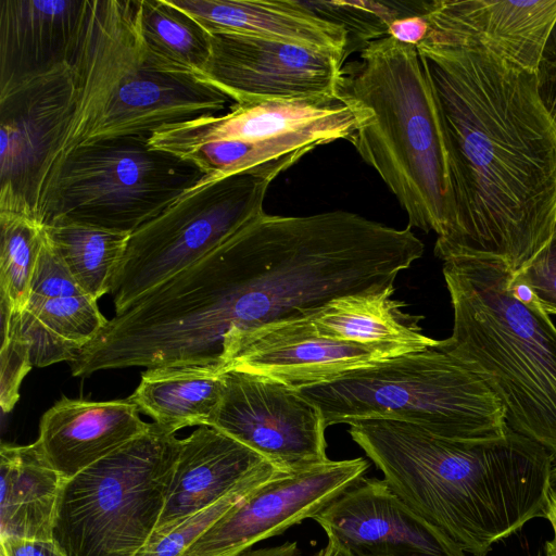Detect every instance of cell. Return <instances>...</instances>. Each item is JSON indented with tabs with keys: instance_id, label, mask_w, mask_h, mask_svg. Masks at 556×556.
Instances as JSON below:
<instances>
[{
	"instance_id": "cell-1",
	"label": "cell",
	"mask_w": 556,
	"mask_h": 556,
	"mask_svg": "<svg viewBox=\"0 0 556 556\" xmlns=\"http://www.w3.org/2000/svg\"><path fill=\"white\" fill-rule=\"evenodd\" d=\"M443 135L455 218L434 254L519 273L556 228V123L536 76L429 29L417 47Z\"/></svg>"
},
{
	"instance_id": "cell-2",
	"label": "cell",
	"mask_w": 556,
	"mask_h": 556,
	"mask_svg": "<svg viewBox=\"0 0 556 556\" xmlns=\"http://www.w3.org/2000/svg\"><path fill=\"white\" fill-rule=\"evenodd\" d=\"M349 433L404 503L466 554L544 517L553 455L511 430L454 440L405 421L371 419Z\"/></svg>"
},
{
	"instance_id": "cell-3",
	"label": "cell",
	"mask_w": 556,
	"mask_h": 556,
	"mask_svg": "<svg viewBox=\"0 0 556 556\" xmlns=\"http://www.w3.org/2000/svg\"><path fill=\"white\" fill-rule=\"evenodd\" d=\"M452 336L437 348L477 374L501 402L507 426L556 458V327L498 260L444 261Z\"/></svg>"
},
{
	"instance_id": "cell-4",
	"label": "cell",
	"mask_w": 556,
	"mask_h": 556,
	"mask_svg": "<svg viewBox=\"0 0 556 556\" xmlns=\"http://www.w3.org/2000/svg\"><path fill=\"white\" fill-rule=\"evenodd\" d=\"M340 97L356 111L350 139L408 217V226L450 237L455 218L447 159L431 85L417 48L384 36L364 43L343 68Z\"/></svg>"
},
{
	"instance_id": "cell-5",
	"label": "cell",
	"mask_w": 556,
	"mask_h": 556,
	"mask_svg": "<svg viewBox=\"0 0 556 556\" xmlns=\"http://www.w3.org/2000/svg\"><path fill=\"white\" fill-rule=\"evenodd\" d=\"M72 66L74 115L59 165L79 147L126 136L150 138L163 126L219 115L232 101L148 50L139 0H90Z\"/></svg>"
},
{
	"instance_id": "cell-6",
	"label": "cell",
	"mask_w": 556,
	"mask_h": 556,
	"mask_svg": "<svg viewBox=\"0 0 556 556\" xmlns=\"http://www.w3.org/2000/svg\"><path fill=\"white\" fill-rule=\"evenodd\" d=\"M298 391L320 409L327 427L392 419L454 440L497 438L509 429L484 381L437 345Z\"/></svg>"
},
{
	"instance_id": "cell-7",
	"label": "cell",
	"mask_w": 556,
	"mask_h": 556,
	"mask_svg": "<svg viewBox=\"0 0 556 556\" xmlns=\"http://www.w3.org/2000/svg\"><path fill=\"white\" fill-rule=\"evenodd\" d=\"M180 439L155 422L65 479L52 541L65 556H138L164 509Z\"/></svg>"
},
{
	"instance_id": "cell-8",
	"label": "cell",
	"mask_w": 556,
	"mask_h": 556,
	"mask_svg": "<svg viewBox=\"0 0 556 556\" xmlns=\"http://www.w3.org/2000/svg\"><path fill=\"white\" fill-rule=\"evenodd\" d=\"M358 124L341 97L233 103L225 114L163 126L149 144L195 165L202 181H214L266 165L291 167L319 146L350 141Z\"/></svg>"
},
{
	"instance_id": "cell-9",
	"label": "cell",
	"mask_w": 556,
	"mask_h": 556,
	"mask_svg": "<svg viewBox=\"0 0 556 556\" xmlns=\"http://www.w3.org/2000/svg\"><path fill=\"white\" fill-rule=\"evenodd\" d=\"M204 177L192 163L152 149L149 137L97 141L64 156L48 186L41 223L66 219L132 233Z\"/></svg>"
},
{
	"instance_id": "cell-10",
	"label": "cell",
	"mask_w": 556,
	"mask_h": 556,
	"mask_svg": "<svg viewBox=\"0 0 556 556\" xmlns=\"http://www.w3.org/2000/svg\"><path fill=\"white\" fill-rule=\"evenodd\" d=\"M286 164L200 181L135 230L110 293L118 314L264 213L270 182Z\"/></svg>"
},
{
	"instance_id": "cell-11",
	"label": "cell",
	"mask_w": 556,
	"mask_h": 556,
	"mask_svg": "<svg viewBox=\"0 0 556 556\" xmlns=\"http://www.w3.org/2000/svg\"><path fill=\"white\" fill-rule=\"evenodd\" d=\"M75 79L63 65L0 93V212L41 223L50 180L74 115Z\"/></svg>"
},
{
	"instance_id": "cell-12",
	"label": "cell",
	"mask_w": 556,
	"mask_h": 556,
	"mask_svg": "<svg viewBox=\"0 0 556 556\" xmlns=\"http://www.w3.org/2000/svg\"><path fill=\"white\" fill-rule=\"evenodd\" d=\"M222 400L206 426L252 448L282 470L328 460L326 421L298 390L255 374L224 371Z\"/></svg>"
},
{
	"instance_id": "cell-13",
	"label": "cell",
	"mask_w": 556,
	"mask_h": 556,
	"mask_svg": "<svg viewBox=\"0 0 556 556\" xmlns=\"http://www.w3.org/2000/svg\"><path fill=\"white\" fill-rule=\"evenodd\" d=\"M369 467L362 457L279 470L190 544L180 556H241L254 544L313 518Z\"/></svg>"
},
{
	"instance_id": "cell-14",
	"label": "cell",
	"mask_w": 556,
	"mask_h": 556,
	"mask_svg": "<svg viewBox=\"0 0 556 556\" xmlns=\"http://www.w3.org/2000/svg\"><path fill=\"white\" fill-rule=\"evenodd\" d=\"M210 42L201 78L233 103L340 98L345 55L231 33L210 34Z\"/></svg>"
},
{
	"instance_id": "cell-15",
	"label": "cell",
	"mask_w": 556,
	"mask_h": 556,
	"mask_svg": "<svg viewBox=\"0 0 556 556\" xmlns=\"http://www.w3.org/2000/svg\"><path fill=\"white\" fill-rule=\"evenodd\" d=\"M406 354L318 333L308 319L268 325L226 340L222 370L247 371L300 390Z\"/></svg>"
},
{
	"instance_id": "cell-16",
	"label": "cell",
	"mask_w": 556,
	"mask_h": 556,
	"mask_svg": "<svg viewBox=\"0 0 556 556\" xmlns=\"http://www.w3.org/2000/svg\"><path fill=\"white\" fill-rule=\"evenodd\" d=\"M312 519L352 556H467L384 479L361 478Z\"/></svg>"
},
{
	"instance_id": "cell-17",
	"label": "cell",
	"mask_w": 556,
	"mask_h": 556,
	"mask_svg": "<svg viewBox=\"0 0 556 556\" xmlns=\"http://www.w3.org/2000/svg\"><path fill=\"white\" fill-rule=\"evenodd\" d=\"M1 320L27 344L33 367H46L72 362L109 319L73 279L43 230L27 305L17 314L1 309Z\"/></svg>"
},
{
	"instance_id": "cell-18",
	"label": "cell",
	"mask_w": 556,
	"mask_h": 556,
	"mask_svg": "<svg viewBox=\"0 0 556 556\" xmlns=\"http://www.w3.org/2000/svg\"><path fill=\"white\" fill-rule=\"evenodd\" d=\"M422 14L434 34L480 46L535 74L556 22V0L424 1Z\"/></svg>"
},
{
	"instance_id": "cell-19",
	"label": "cell",
	"mask_w": 556,
	"mask_h": 556,
	"mask_svg": "<svg viewBox=\"0 0 556 556\" xmlns=\"http://www.w3.org/2000/svg\"><path fill=\"white\" fill-rule=\"evenodd\" d=\"M90 0H0V93L73 65Z\"/></svg>"
},
{
	"instance_id": "cell-20",
	"label": "cell",
	"mask_w": 556,
	"mask_h": 556,
	"mask_svg": "<svg viewBox=\"0 0 556 556\" xmlns=\"http://www.w3.org/2000/svg\"><path fill=\"white\" fill-rule=\"evenodd\" d=\"M276 468L223 431L200 426L180 440L164 509L149 541L168 533L185 519Z\"/></svg>"
},
{
	"instance_id": "cell-21",
	"label": "cell",
	"mask_w": 556,
	"mask_h": 556,
	"mask_svg": "<svg viewBox=\"0 0 556 556\" xmlns=\"http://www.w3.org/2000/svg\"><path fill=\"white\" fill-rule=\"evenodd\" d=\"M150 425L128 397L93 402L63 396L42 415L36 442L68 479L144 433Z\"/></svg>"
},
{
	"instance_id": "cell-22",
	"label": "cell",
	"mask_w": 556,
	"mask_h": 556,
	"mask_svg": "<svg viewBox=\"0 0 556 556\" xmlns=\"http://www.w3.org/2000/svg\"><path fill=\"white\" fill-rule=\"evenodd\" d=\"M208 34L231 33L287 41L345 55L349 31L293 0H168Z\"/></svg>"
},
{
	"instance_id": "cell-23",
	"label": "cell",
	"mask_w": 556,
	"mask_h": 556,
	"mask_svg": "<svg viewBox=\"0 0 556 556\" xmlns=\"http://www.w3.org/2000/svg\"><path fill=\"white\" fill-rule=\"evenodd\" d=\"M0 540L51 541L64 478L37 442L0 447Z\"/></svg>"
},
{
	"instance_id": "cell-24",
	"label": "cell",
	"mask_w": 556,
	"mask_h": 556,
	"mask_svg": "<svg viewBox=\"0 0 556 556\" xmlns=\"http://www.w3.org/2000/svg\"><path fill=\"white\" fill-rule=\"evenodd\" d=\"M394 286L337 298L306 319L321 336L366 345L422 351L438 340L422 333L421 315L404 312L406 303L393 299Z\"/></svg>"
},
{
	"instance_id": "cell-25",
	"label": "cell",
	"mask_w": 556,
	"mask_h": 556,
	"mask_svg": "<svg viewBox=\"0 0 556 556\" xmlns=\"http://www.w3.org/2000/svg\"><path fill=\"white\" fill-rule=\"evenodd\" d=\"M225 388L224 372L210 366L146 369L128 400L168 433L206 426Z\"/></svg>"
},
{
	"instance_id": "cell-26",
	"label": "cell",
	"mask_w": 556,
	"mask_h": 556,
	"mask_svg": "<svg viewBox=\"0 0 556 556\" xmlns=\"http://www.w3.org/2000/svg\"><path fill=\"white\" fill-rule=\"evenodd\" d=\"M43 230L85 293L97 301L110 293L131 233L66 219H54Z\"/></svg>"
},
{
	"instance_id": "cell-27",
	"label": "cell",
	"mask_w": 556,
	"mask_h": 556,
	"mask_svg": "<svg viewBox=\"0 0 556 556\" xmlns=\"http://www.w3.org/2000/svg\"><path fill=\"white\" fill-rule=\"evenodd\" d=\"M139 28L148 50L162 61L201 77L210 55V34L168 0H139Z\"/></svg>"
},
{
	"instance_id": "cell-28",
	"label": "cell",
	"mask_w": 556,
	"mask_h": 556,
	"mask_svg": "<svg viewBox=\"0 0 556 556\" xmlns=\"http://www.w3.org/2000/svg\"><path fill=\"white\" fill-rule=\"evenodd\" d=\"M43 242V225L15 213L0 212L1 309L21 313L27 305Z\"/></svg>"
},
{
	"instance_id": "cell-29",
	"label": "cell",
	"mask_w": 556,
	"mask_h": 556,
	"mask_svg": "<svg viewBox=\"0 0 556 556\" xmlns=\"http://www.w3.org/2000/svg\"><path fill=\"white\" fill-rule=\"evenodd\" d=\"M279 468L267 471L242 484L215 504L195 513L168 533L149 541L138 556H180L202 533L238 504L245 495L274 476Z\"/></svg>"
},
{
	"instance_id": "cell-30",
	"label": "cell",
	"mask_w": 556,
	"mask_h": 556,
	"mask_svg": "<svg viewBox=\"0 0 556 556\" xmlns=\"http://www.w3.org/2000/svg\"><path fill=\"white\" fill-rule=\"evenodd\" d=\"M308 8L332 22L342 24L348 31L353 26L358 30L364 43L387 36L389 24L402 15L397 3L309 1ZM415 14V13H412Z\"/></svg>"
},
{
	"instance_id": "cell-31",
	"label": "cell",
	"mask_w": 556,
	"mask_h": 556,
	"mask_svg": "<svg viewBox=\"0 0 556 556\" xmlns=\"http://www.w3.org/2000/svg\"><path fill=\"white\" fill-rule=\"evenodd\" d=\"M514 281L529 291L547 314H556V228L549 241L515 274Z\"/></svg>"
},
{
	"instance_id": "cell-32",
	"label": "cell",
	"mask_w": 556,
	"mask_h": 556,
	"mask_svg": "<svg viewBox=\"0 0 556 556\" xmlns=\"http://www.w3.org/2000/svg\"><path fill=\"white\" fill-rule=\"evenodd\" d=\"M1 333L0 404L2 410L9 413L18 401L21 382L33 365L29 349L16 332L2 326Z\"/></svg>"
},
{
	"instance_id": "cell-33",
	"label": "cell",
	"mask_w": 556,
	"mask_h": 556,
	"mask_svg": "<svg viewBox=\"0 0 556 556\" xmlns=\"http://www.w3.org/2000/svg\"><path fill=\"white\" fill-rule=\"evenodd\" d=\"M535 76L539 98L556 123V22L546 40Z\"/></svg>"
},
{
	"instance_id": "cell-34",
	"label": "cell",
	"mask_w": 556,
	"mask_h": 556,
	"mask_svg": "<svg viewBox=\"0 0 556 556\" xmlns=\"http://www.w3.org/2000/svg\"><path fill=\"white\" fill-rule=\"evenodd\" d=\"M428 33L429 23L422 12L396 17L387 28V36L415 47L426 39Z\"/></svg>"
},
{
	"instance_id": "cell-35",
	"label": "cell",
	"mask_w": 556,
	"mask_h": 556,
	"mask_svg": "<svg viewBox=\"0 0 556 556\" xmlns=\"http://www.w3.org/2000/svg\"><path fill=\"white\" fill-rule=\"evenodd\" d=\"M0 556H65L51 541L0 540Z\"/></svg>"
},
{
	"instance_id": "cell-36",
	"label": "cell",
	"mask_w": 556,
	"mask_h": 556,
	"mask_svg": "<svg viewBox=\"0 0 556 556\" xmlns=\"http://www.w3.org/2000/svg\"><path fill=\"white\" fill-rule=\"evenodd\" d=\"M544 518L549 521L553 529V538L545 546L546 556H556V466L553 467L551 473Z\"/></svg>"
},
{
	"instance_id": "cell-37",
	"label": "cell",
	"mask_w": 556,
	"mask_h": 556,
	"mask_svg": "<svg viewBox=\"0 0 556 556\" xmlns=\"http://www.w3.org/2000/svg\"><path fill=\"white\" fill-rule=\"evenodd\" d=\"M241 556H300V549L296 542H286L274 547L249 549Z\"/></svg>"
},
{
	"instance_id": "cell-38",
	"label": "cell",
	"mask_w": 556,
	"mask_h": 556,
	"mask_svg": "<svg viewBox=\"0 0 556 556\" xmlns=\"http://www.w3.org/2000/svg\"><path fill=\"white\" fill-rule=\"evenodd\" d=\"M316 556H352L344 548L328 540L327 545Z\"/></svg>"
}]
</instances>
